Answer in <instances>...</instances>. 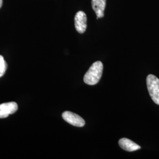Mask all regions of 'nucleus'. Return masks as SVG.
<instances>
[{
	"label": "nucleus",
	"mask_w": 159,
	"mask_h": 159,
	"mask_svg": "<svg viewBox=\"0 0 159 159\" xmlns=\"http://www.w3.org/2000/svg\"><path fill=\"white\" fill-rule=\"evenodd\" d=\"M62 117L66 122L75 127H81L85 125V121L77 114L71 111H64L62 114Z\"/></svg>",
	"instance_id": "nucleus-3"
},
{
	"label": "nucleus",
	"mask_w": 159,
	"mask_h": 159,
	"mask_svg": "<svg viewBox=\"0 0 159 159\" xmlns=\"http://www.w3.org/2000/svg\"><path fill=\"white\" fill-rule=\"evenodd\" d=\"M2 5V0H0V8H1Z\"/></svg>",
	"instance_id": "nucleus-9"
},
{
	"label": "nucleus",
	"mask_w": 159,
	"mask_h": 159,
	"mask_svg": "<svg viewBox=\"0 0 159 159\" xmlns=\"http://www.w3.org/2000/svg\"><path fill=\"white\" fill-rule=\"evenodd\" d=\"M120 148L127 152H134L140 149V146L127 138H122L119 142Z\"/></svg>",
	"instance_id": "nucleus-7"
},
{
	"label": "nucleus",
	"mask_w": 159,
	"mask_h": 159,
	"mask_svg": "<svg viewBox=\"0 0 159 159\" xmlns=\"http://www.w3.org/2000/svg\"><path fill=\"white\" fill-rule=\"evenodd\" d=\"M103 65L101 61H96L91 65V67L84 77V81L88 85L96 84L102 77Z\"/></svg>",
	"instance_id": "nucleus-1"
},
{
	"label": "nucleus",
	"mask_w": 159,
	"mask_h": 159,
	"mask_svg": "<svg viewBox=\"0 0 159 159\" xmlns=\"http://www.w3.org/2000/svg\"><path fill=\"white\" fill-rule=\"evenodd\" d=\"M75 27L78 33L83 34L87 29V16L84 12L79 11L77 12L74 17Z\"/></svg>",
	"instance_id": "nucleus-4"
},
{
	"label": "nucleus",
	"mask_w": 159,
	"mask_h": 159,
	"mask_svg": "<svg viewBox=\"0 0 159 159\" xmlns=\"http://www.w3.org/2000/svg\"><path fill=\"white\" fill-rule=\"evenodd\" d=\"M18 110V105L16 102H9L0 104V119L7 118L9 115L14 114Z\"/></svg>",
	"instance_id": "nucleus-5"
},
{
	"label": "nucleus",
	"mask_w": 159,
	"mask_h": 159,
	"mask_svg": "<svg viewBox=\"0 0 159 159\" xmlns=\"http://www.w3.org/2000/svg\"><path fill=\"white\" fill-rule=\"evenodd\" d=\"M106 4V0H91L92 8L96 14L97 19L104 17Z\"/></svg>",
	"instance_id": "nucleus-6"
},
{
	"label": "nucleus",
	"mask_w": 159,
	"mask_h": 159,
	"mask_svg": "<svg viewBox=\"0 0 159 159\" xmlns=\"http://www.w3.org/2000/svg\"><path fill=\"white\" fill-rule=\"evenodd\" d=\"M148 90L152 99L159 105V79L153 74H149L146 79Z\"/></svg>",
	"instance_id": "nucleus-2"
},
{
	"label": "nucleus",
	"mask_w": 159,
	"mask_h": 159,
	"mask_svg": "<svg viewBox=\"0 0 159 159\" xmlns=\"http://www.w3.org/2000/svg\"><path fill=\"white\" fill-rule=\"evenodd\" d=\"M7 64L4 57L0 55V77H2L6 73Z\"/></svg>",
	"instance_id": "nucleus-8"
}]
</instances>
